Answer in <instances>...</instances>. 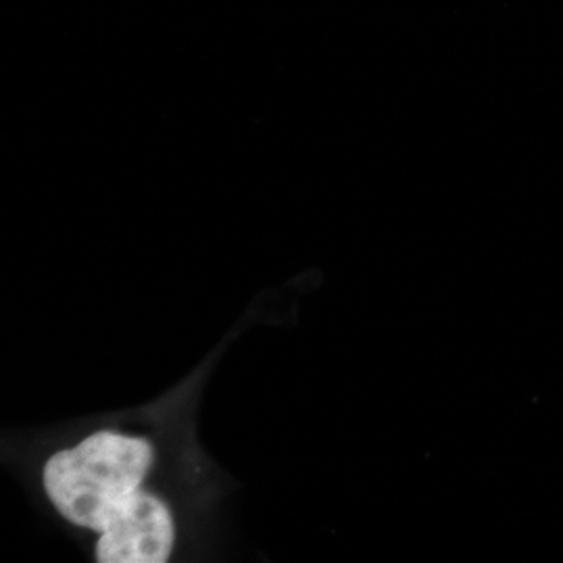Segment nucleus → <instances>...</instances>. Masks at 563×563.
Here are the masks:
<instances>
[{"label": "nucleus", "mask_w": 563, "mask_h": 563, "mask_svg": "<svg viewBox=\"0 0 563 563\" xmlns=\"http://www.w3.org/2000/svg\"><path fill=\"white\" fill-rule=\"evenodd\" d=\"M153 465L142 439L99 432L44 465V488L69 522L104 532L132 504Z\"/></svg>", "instance_id": "f257e3e1"}, {"label": "nucleus", "mask_w": 563, "mask_h": 563, "mask_svg": "<svg viewBox=\"0 0 563 563\" xmlns=\"http://www.w3.org/2000/svg\"><path fill=\"white\" fill-rule=\"evenodd\" d=\"M174 547V520L157 497L139 490L132 504L101 532V563H163Z\"/></svg>", "instance_id": "f03ea898"}]
</instances>
